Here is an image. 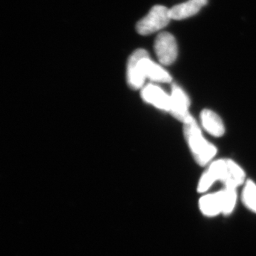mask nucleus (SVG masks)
I'll return each mask as SVG.
<instances>
[{
    "label": "nucleus",
    "instance_id": "obj_1",
    "mask_svg": "<svg viewBox=\"0 0 256 256\" xmlns=\"http://www.w3.org/2000/svg\"><path fill=\"white\" fill-rule=\"evenodd\" d=\"M146 79L159 84L172 82L170 74L161 65L153 62L146 50L139 48L128 60L127 82L133 90H138L144 86Z\"/></svg>",
    "mask_w": 256,
    "mask_h": 256
},
{
    "label": "nucleus",
    "instance_id": "obj_2",
    "mask_svg": "<svg viewBox=\"0 0 256 256\" xmlns=\"http://www.w3.org/2000/svg\"><path fill=\"white\" fill-rule=\"evenodd\" d=\"M184 136L197 164L205 166L214 158L216 148L204 137L200 126L194 118L184 124Z\"/></svg>",
    "mask_w": 256,
    "mask_h": 256
},
{
    "label": "nucleus",
    "instance_id": "obj_3",
    "mask_svg": "<svg viewBox=\"0 0 256 256\" xmlns=\"http://www.w3.org/2000/svg\"><path fill=\"white\" fill-rule=\"evenodd\" d=\"M171 20L170 9L162 5H156L146 16L138 22L136 30L143 36L152 34L165 28Z\"/></svg>",
    "mask_w": 256,
    "mask_h": 256
},
{
    "label": "nucleus",
    "instance_id": "obj_4",
    "mask_svg": "<svg viewBox=\"0 0 256 256\" xmlns=\"http://www.w3.org/2000/svg\"><path fill=\"white\" fill-rule=\"evenodd\" d=\"M154 48L162 65H171L178 58V44L174 36L169 32H162L156 36Z\"/></svg>",
    "mask_w": 256,
    "mask_h": 256
},
{
    "label": "nucleus",
    "instance_id": "obj_5",
    "mask_svg": "<svg viewBox=\"0 0 256 256\" xmlns=\"http://www.w3.org/2000/svg\"><path fill=\"white\" fill-rule=\"evenodd\" d=\"M228 159H220L212 162L198 181L197 191L204 193L216 182H225L228 175Z\"/></svg>",
    "mask_w": 256,
    "mask_h": 256
},
{
    "label": "nucleus",
    "instance_id": "obj_6",
    "mask_svg": "<svg viewBox=\"0 0 256 256\" xmlns=\"http://www.w3.org/2000/svg\"><path fill=\"white\" fill-rule=\"evenodd\" d=\"M170 98L171 104L170 112L174 118L183 122L184 124L193 118L190 112V98L182 88L174 84L172 87Z\"/></svg>",
    "mask_w": 256,
    "mask_h": 256
},
{
    "label": "nucleus",
    "instance_id": "obj_7",
    "mask_svg": "<svg viewBox=\"0 0 256 256\" xmlns=\"http://www.w3.org/2000/svg\"><path fill=\"white\" fill-rule=\"evenodd\" d=\"M141 96L146 104L154 106L160 110L170 112L171 98L170 95L153 84H148L141 89Z\"/></svg>",
    "mask_w": 256,
    "mask_h": 256
},
{
    "label": "nucleus",
    "instance_id": "obj_8",
    "mask_svg": "<svg viewBox=\"0 0 256 256\" xmlns=\"http://www.w3.org/2000/svg\"><path fill=\"white\" fill-rule=\"evenodd\" d=\"M200 210L204 215L208 217L223 214V192L220 190L216 193L208 194L200 198Z\"/></svg>",
    "mask_w": 256,
    "mask_h": 256
},
{
    "label": "nucleus",
    "instance_id": "obj_9",
    "mask_svg": "<svg viewBox=\"0 0 256 256\" xmlns=\"http://www.w3.org/2000/svg\"><path fill=\"white\" fill-rule=\"evenodd\" d=\"M208 2V0H188L184 3L175 5L170 9L172 20H182L197 14L203 6Z\"/></svg>",
    "mask_w": 256,
    "mask_h": 256
},
{
    "label": "nucleus",
    "instance_id": "obj_10",
    "mask_svg": "<svg viewBox=\"0 0 256 256\" xmlns=\"http://www.w3.org/2000/svg\"><path fill=\"white\" fill-rule=\"evenodd\" d=\"M202 127L210 136L220 138L224 136L225 127L222 118L214 111L204 109L200 114Z\"/></svg>",
    "mask_w": 256,
    "mask_h": 256
},
{
    "label": "nucleus",
    "instance_id": "obj_11",
    "mask_svg": "<svg viewBox=\"0 0 256 256\" xmlns=\"http://www.w3.org/2000/svg\"><path fill=\"white\" fill-rule=\"evenodd\" d=\"M242 201L247 208L256 214V184L252 180L246 182L242 192Z\"/></svg>",
    "mask_w": 256,
    "mask_h": 256
},
{
    "label": "nucleus",
    "instance_id": "obj_12",
    "mask_svg": "<svg viewBox=\"0 0 256 256\" xmlns=\"http://www.w3.org/2000/svg\"><path fill=\"white\" fill-rule=\"evenodd\" d=\"M222 192H223L224 202L223 214L229 215L233 212L236 204V190L224 188Z\"/></svg>",
    "mask_w": 256,
    "mask_h": 256
}]
</instances>
